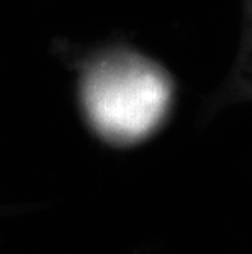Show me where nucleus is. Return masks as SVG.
Masks as SVG:
<instances>
[{
    "mask_svg": "<svg viewBox=\"0 0 252 254\" xmlns=\"http://www.w3.org/2000/svg\"><path fill=\"white\" fill-rule=\"evenodd\" d=\"M80 102L101 139L130 146L152 136L170 117L175 80L157 61L115 48L94 58L80 75Z\"/></svg>",
    "mask_w": 252,
    "mask_h": 254,
    "instance_id": "1",
    "label": "nucleus"
},
{
    "mask_svg": "<svg viewBox=\"0 0 252 254\" xmlns=\"http://www.w3.org/2000/svg\"><path fill=\"white\" fill-rule=\"evenodd\" d=\"M244 102H252V0H243V33L238 56L224 84L210 100V109L218 110Z\"/></svg>",
    "mask_w": 252,
    "mask_h": 254,
    "instance_id": "2",
    "label": "nucleus"
}]
</instances>
